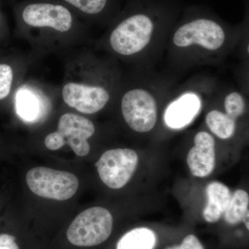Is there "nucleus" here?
I'll list each match as a JSON object with an SVG mask.
<instances>
[{
	"instance_id": "11",
	"label": "nucleus",
	"mask_w": 249,
	"mask_h": 249,
	"mask_svg": "<svg viewBox=\"0 0 249 249\" xmlns=\"http://www.w3.org/2000/svg\"><path fill=\"white\" fill-rule=\"evenodd\" d=\"M55 132L75 155L80 157L89 155V139L94 135L96 127L88 118L75 113H65L59 119Z\"/></svg>"
},
{
	"instance_id": "23",
	"label": "nucleus",
	"mask_w": 249,
	"mask_h": 249,
	"mask_svg": "<svg viewBox=\"0 0 249 249\" xmlns=\"http://www.w3.org/2000/svg\"><path fill=\"white\" fill-rule=\"evenodd\" d=\"M0 249H22L17 236L12 232H0Z\"/></svg>"
},
{
	"instance_id": "6",
	"label": "nucleus",
	"mask_w": 249,
	"mask_h": 249,
	"mask_svg": "<svg viewBox=\"0 0 249 249\" xmlns=\"http://www.w3.org/2000/svg\"><path fill=\"white\" fill-rule=\"evenodd\" d=\"M26 184L31 193L45 199L67 201L76 194L79 180L70 172L36 166L28 170Z\"/></svg>"
},
{
	"instance_id": "25",
	"label": "nucleus",
	"mask_w": 249,
	"mask_h": 249,
	"mask_svg": "<svg viewBox=\"0 0 249 249\" xmlns=\"http://www.w3.org/2000/svg\"><path fill=\"white\" fill-rule=\"evenodd\" d=\"M243 226L247 232H249V209L246 214L245 218L243 220Z\"/></svg>"
},
{
	"instance_id": "3",
	"label": "nucleus",
	"mask_w": 249,
	"mask_h": 249,
	"mask_svg": "<svg viewBox=\"0 0 249 249\" xmlns=\"http://www.w3.org/2000/svg\"><path fill=\"white\" fill-rule=\"evenodd\" d=\"M173 88L171 80L155 76L120 91L121 114L126 125L137 134L157 132L163 106Z\"/></svg>"
},
{
	"instance_id": "8",
	"label": "nucleus",
	"mask_w": 249,
	"mask_h": 249,
	"mask_svg": "<svg viewBox=\"0 0 249 249\" xmlns=\"http://www.w3.org/2000/svg\"><path fill=\"white\" fill-rule=\"evenodd\" d=\"M139 163V154L134 149L118 147L103 152L96 167L105 186L110 189L120 190L133 178Z\"/></svg>"
},
{
	"instance_id": "26",
	"label": "nucleus",
	"mask_w": 249,
	"mask_h": 249,
	"mask_svg": "<svg viewBox=\"0 0 249 249\" xmlns=\"http://www.w3.org/2000/svg\"><path fill=\"white\" fill-rule=\"evenodd\" d=\"M3 19L2 15H1V11H0V31L1 30V27H2Z\"/></svg>"
},
{
	"instance_id": "19",
	"label": "nucleus",
	"mask_w": 249,
	"mask_h": 249,
	"mask_svg": "<svg viewBox=\"0 0 249 249\" xmlns=\"http://www.w3.org/2000/svg\"><path fill=\"white\" fill-rule=\"evenodd\" d=\"M240 25V36L235 51L240 62L249 63V8L244 22Z\"/></svg>"
},
{
	"instance_id": "15",
	"label": "nucleus",
	"mask_w": 249,
	"mask_h": 249,
	"mask_svg": "<svg viewBox=\"0 0 249 249\" xmlns=\"http://www.w3.org/2000/svg\"><path fill=\"white\" fill-rule=\"evenodd\" d=\"M249 209V193L243 188L232 192L231 199L222 220L229 227L243 225L244 218Z\"/></svg>"
},
{
	"instance_id": "9",
	"label": "nucleus",
	"mask_w": 249,
	"mask_h": 249,
	"mask_svg": "<svg viewBox=\"0 0 249 249\" xmlns=\"http://www.w3.org/2000/svg\"><path fill=\"white\" fill-rule=\"evenodd\" d=\"M191 139L186 157L188 169L195 178H208L215 169L218 146L222 142L205 127L196 131Z\"/></svg>"
},
{
	"instance_id": "7",
	"label": "nucleus",
	"mask_w": 249,
	"mask_h": 249,
	"mask_svg": "<svg viewBox=\"0 0 249 249\" xmlns=\"http://www.w3.org/2000/svg\"><path fill=\"white\" fill-rule=\"evenodd\" d=\"M118 78L104 84H85L70 82L64 85L61 94L64 103L83 114H94L102 111L119 94Z\"/></svg>"
},
{
	"instance_id": "10",
	"label": "nucleus",
	"mask_w": 249,
	"mask_h": 249,
	"mask_svg": "<svg viewBox=\"0 0 249 249\" xmlns=\"http://www.w3.org/2000/svg\"><path fill=\"white\" fill-rule=\"evenodd\" d=\"M21 19L28 27L49 28L60 33L67 32L73 25L71 12L62 5L33 3L24 6Z\"/></svg>"
},
{
	"instance_id": "14",
	"label": "nucleus",
	"mask_w": 249,
	"mask_h": 249,
	"mask_svg": "<svg viewBox=\"0 0 249 249\" xmlns=\"http://www.w3.org/2000/svg\"><path fill=\"white\" fill-rule=\"evenodd\" d=\"M231 190L225 183L213 181L206 185V204L202 211L204 221L216 224L222 220L232 196Z\"/></svg>"
},
{
	"instance_id": "22",
	"label": "nucleus",
	"mask_w": 249,
	"mask_h": 249,
	"mask_svg": "<svg viewBox=\"0 0 249 249\" xmlns=\"http://www.w3.org/2000/svg\"><path fill=\"white\" fill-rule=\"evenodd\" d=\"M165 249H205V247L196 235L188 234L183 237L181 243L169 246Z\"/></svg>"
},
{
	"instance_id": "16",
	"label": "nucleus",
	"mask_w": 249,
	"mask_h": 249,
	"mask_svg": "<svg viewBox=\"0 0 249 249\" xmlns=\"http://www.w3.org/2000/svg\"><path fill=\"white\" fill-rule=\"evenodd\" d=\"M157 236L152 229L138 227L129 231L121 237L116 249H155Z\"/></svg>"
},
{
	"instance_id": "13",
	"label": "nucleus",
	"mask_w": 249,
	"mask_h": 249,
	"mask_svg": "<svg viewBox=\"0 0 249 249\" xmlns=\"http://www.w3.org/2000/svg\"><path fill=\"white\" fill-rule=\"evenodd\" d=\"M212 101L240 126L249 141V98L240 88L218 87Z\"/></svg>"
},
{
	"instance_id": "12",
	"label": "nucleus",
	"mask_w": 249,
	"mask_h": 249,
	"mask_svg": "<svg viewBox=\"0 0 249 249\" xmlns=\"http://www.w3.org/2000/svg\"><path fill=\"white\" fill-rule=\"evenodd\" d=\"M204 127L218 140L231 146L249 142L240 126L212 98L205 109Z\"/></svg>"
},
{
	"instance_id": "1",
	"label": "nucleus",
	"mask_w": 249,
	"mask_h": 249,
	"mask_svg": "<svg viewBox=\"0 0 249 249\" xmlns=\"http://www.w3.org/2000/svg\"><path fill=\"white\" fill-rule=\"evenodd\" d=\"M240 36V25L204 15L186 18L170 31L165 48L168 65L186 70L222 63L235 51Z\"/></svg>"
},
{
	"instance_id": "24",
	"label": "nucleus",
	"mask_w": 249,
	"mask_h": 249,
	"mask_svg": "<svg viewBox=\"0 0 249 249\" xmlns=\"http://www.w3.org/2000/svg\"><path fill=\"white\" fill-rule=\"evenodd\" d=\"M45 145L46 147L52 151H56L60 150L62 147L65 146V141L58 135L55 131L47 134L45 139Z\"/></svg>"
},
{
	"instance_id": "18",
	"label": "nucleus",
	"mask_w": 249,
	"mask_h": 249,
	"mask_svg": "<svg viewBox=\"0 0 249 249\" xmlns=\"http://www.w3.org/2000/svg\"><path fill=\"white\" fill-rule=\"evenodd\" d=\"M15 80L14 67L8 62H0V101L9 97Z\"/></svg>"
},
{
	"instance_id": "2",
	"label": "nucleus",
	"mask_w": 249,
	"mask_h": 249,
	"mask_svg": "<svg viewBox=\"0 0 249 249\" xmlns=\"http://www.w3.org/2000/svg\"><path fill=\"white\" fill-rule=\"evenodd\" d=\"M172 28L157 13H136L111 29L107 47L119 58L155 60L165 51Z\"/></svg>"
},
{
	"instance_id": "21",
	"label": "nucleus",
	"mask_w": 249,
	"mask_h": 249,
	"mask_svg": "<svg viewBox=\"0 0 249 249\" xmlns=\"http://www.w3.org/2000/svg\"><path fill=\"white\" fill-rule=\"evenodd\" d=\"M235 75L239 88L249 98V63L240 62L236 67Z\"/></svg>"
},
{
	"instance_id": "5",
	"label": "nucleus",
	"mask_w": 249,
	"mask_h": 249,
	"mask_svg": "<svg viewBox=\"0 0 249 249\" xmlns=\"http://www.w3.org/2000/svg\"><path fill=\"white\" fill-rule=\"evenodd\" d=\"M113 227L110 211L102 206H93L73 219L67 231V240L76 247H95L110 237Z\"/></svg>"
},
{
	"instance_id": "20",
	"label": "nucleus",
	"mask_w": 249,
	"mask_h": 249,
	"mask_svg": "<svg viewBox=\"0 0 249 249\" xmlns=\"http://www.w3.org/2000/svg\"><path fill=\"white\" fill-rule=\"evenodd\" d=\"M73 7L88 15H96L102 12L107 6L108 0H65Z\"/></svg>"
},
{
	"instance_id": "4",
	"label": "nucleus",
	"mask_w": 249,
	"mask_h": 249,
	"mask_svg": "<svg viewBox=\"0 0 249 249\" xmlns=\"http://www.w3.org/2000/svg\"><path fill=\"white\" fill-rule=\"evenodd\" d=\"M218 87L213 77L199 75L173 88L162 110L160 129L176 132L189 127L206 109Z\"/></svg>"
},
{
	"instance_id": "17",
	"label": "nucleus",
	"mask_w": 249,
	"mask_h": 249,
	"mask_svg": "<svg viewBox=\"0 0 249 249\" xmlns=\"http://www.w3.org/2000/svg\"><path fill=\"white\" fill-rule=\"evenodd\" d=\"M17 110L19 115L27 121H33L38 115L39 101L30 91L22 89L17 96Z\"/></svg>"
}]
</instances>
